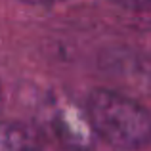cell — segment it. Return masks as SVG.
<instances>
[{"instance_id":"obj_1","label":"cell","mask_w":151,"mask_h":151,"mask_svg":"<svg viewBox=\"0 0 151 151\" xmlns=\"http://www.w3.org/2000/svg\"><path fill=\"white\" fill-rule=\"evenodd\" d=\"M86 119L90 130L115 149L136 151L151 144V111L121 92L92 90Z\"/></svg>"},{"instance_id":"obj_2","label":"cell","mask_w":151,"mask_h":151,"mask_svg":"<svg viewBox=\"0 0 151 151\" xmlns=\"http://www.w3.org/2000/svg\"><path fill=\"white\" fill-rule=\"evenodd\" d=\"M0 151H38V140L25 124L0 122Z\"/></svg>"},{"instance_id":"obj_3","label":"cell","mask_w":151,"mask_h":151,"mask_svg":"<svg viewBox=\"0 0 151 151\" xmlns=\"http://www.w3.org/2000/svg\"><path fill=\"white\" fill-rule=\"evenodd\" d=\"M111 2L130 10H151V0H111Z\"/></svg>"},{"instance_id":"obj_4","label":"cell","mask_w":151,"mask_h":151,"mask_svg":"<svg viewBox=\"0 0 151 151\" xmlns=\"http://www.w3.org/2000/svg\"><path fill=\"white\" fill-rule=\"evenodd\" d=\"M27 4H35V6H50V4H58L63 2V0H23Z\"/></svg>"},{"instance_id":"obj_5","label":"cell","mask_w":151,"mask_h":151,"mask_svg":"<svg viewBox=\"0 0 151 151\" xmlns=\"http://www.w3.org/2000/svg\"><path fill=\"white\" fill-rule=\"evenodd\" d=\"M0 101H2V92H0Z\"/></svg>"}]
</instances>
